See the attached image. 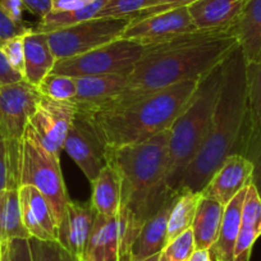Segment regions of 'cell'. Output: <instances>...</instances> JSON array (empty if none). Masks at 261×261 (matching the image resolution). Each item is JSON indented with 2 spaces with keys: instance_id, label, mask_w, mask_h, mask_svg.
Wrapping results in <instances>:
<instances>
[{
  "instance_id": "60d3db41",
  "label": "cell",
  "mask_w": 261,
  "mask_h": 261,
  "mask_svg": "<svg viewBox=\"0 0 261 261\" xmlns=\"http://www.w3.org/2000/svg\"><path fill=\"white\" fill-rule=\"evenodd\" d=\"M22 4L24 9L39 18L51 12V0H22Z\"/></svg>"
},
{
  "instance_id": "f6af8a7d",
  "label": "cell",
  "mask_w": 261,
  "mask_h": 261,
  "mask_svg": "<svg viewBox=\"0 0 261 261\" xmlns=\"http://www.w3.org/2000/svg\"><path fill=\"white\" fill-rule=\"evenodd\" d=\"M141 261H160V253H158V255L151 256V257L145 258V260H141Z\"/></svg>"
},
{
  "instance_id": "6da1fadb",
  "label": "cell",
  "mask_w": 261,
  "mask_h": 261,
  "mask_svg": "<svg viewBox=\"0 0 261 261\" xmlns=\"http://www.w3.org/2000/svg\"><path fill=\"white\" fill-rule=\"evenodd\" d=\"M237 45L232 29L197 30L152 44L151 51L140 59L128 74L127 87L96 112L124 107L180 82L201 80L222 64Z\"/></svg>"
},
{
  "instance_id": "bcb514c9",
  "label": "cell",
  "mask_w": 261,
  "mask_h": 261,
  "mask_svg": "<svg viewBox=\"0 0 261 261\" xmlns=\"http://www.w3.org/2000/svg\"><path fill=\"white\" fill-rule=\"evenodd\" d=\"M159 2H162V0H149V3H147V7H152L155 6V4H158ZM146 7V8H147Z\"/></svg>"
},
{
  "instance_id": "4316f807",
  "label": "cell",
  "mask_w": 261,
  "mask_h": 261,
  "mask_svg": "<svg viewBox=\"0 0 261 261\" xmlns=\"http://www.w3.org/2000/svg\"><path fill=\"white\" fill-rule=\"evenodd\" d=\"M201 197V191L200 192L180 191L175 195L169 218H168V242L192 228L196 210H197Z\"/></svg>"
},
{
  "instance_id": "7a4b0ae2",
  "label": "cell",
  "mask_w": 261,
  "mask_h": 261,
  "mask_svg": "<svg viewBox=\"0 0 261 261\" xmlns=\"http://www.w3.org/2000/svg\"><path fill=\"white\" fill-rule=\"evenodd\" d=\"M247 63L240 46L223 62V82L207 136L186 169L177 193L200 192L212 175L234 154L245 155L250 136Z\"/></svg>"
},
{
  "instance_id": "44dd1931",
  "label": "cell",
  "mask_w": 261,
  "mask_h": 261,
  "mask_svg": "<svg viewBox=\"0 0 261 261\" xmlns=\"http://www.w3.org/2000/svg\"><path fill=\"white\" fill-rule=\"evenodd\" d=\"M247 64L261 59V0H247L232 27Z\"/></svg>"
},
{
  "instance_id": "cb8c5ba5",
  "label": "cell",
  "mask_w": 261,
  "mask_h": 261,
  "mask_svg": "<svg viewBox=\"0 0 261 261\" xmlns=\"http://www.w3.org/2000/svg\"><path fill=\"white\" fill-rule=\"evenodd\" d=\"M122 201V183L118 170L105 163L99 175L92 182L91 205L97 214L115 217L119 214Z\"/></svg>"
},
{
  "instance_id": "e575fe53",
  "label": "cell",
  "mask_w": 261,
  "mask_h": 261,
  "mask_svg": "<svg viewBox=\"0 0 261 261\" xmlns=\"http://www.w3.org/2000/svg\"><path fill=\"white\" fill-rule=\"evenodd\" d=\"M31 27L24 22H17L0 7V45L14 36L26 34Z\"/></svg>"
},
{
  "instance_id": "52a82bcc",
  "label": "cell",
  "mask_w": 261,
  "mask_h": 261,
  "mask_svg": "<svg viewBox=\"0 0 261 261\" xmlns=\"http://www.w3.org/2000/svg\"><path fill=\"white\" fill-rule=\"evenodd\" d=\"M41 97L36 87L24 80L0 87V132L8 147L9 188H19L18 165L22 137Z\"/></svg>"
},
{
  "instance_id": "b9f144b4",
  "label": "cell",
  "mask_w": 261,
  "mask_h": 261,
  "mask_svg": "<svg viewBox=\"0 0 261 261\" xmlns=\"http://www.w3.org/2000/svg\"><path fill=\"white\" fill-rule=\"evenodd\" d=\"M95 0H51V12H68L82 8Z\"/></svg>"
},
{
  "instance_id": "74e56055",
  "label": "cell",
  "mask_w": 261,
  "mask_h": 261,
  "mask_svg": "<svg viewBox=\"0 0 261 261\" xmlns=\"http://www.w3.org/2000/svg\"><path fill=\"white\" fill-rule=\"evenodd\" d=\"M8 261H32L29 238H14L8 243Z\"/></svg>"
},
{
  "instance_id": "ffe728a7",
  "label": "cell",
  "mask_w": 261,
  "mask_h": 261,
  "mask_svg": "<svg viewBox=\"0 0 261 261\" xmlns=\"http://www.w3.org/2000/svg\"><path fill=\"white\" fill-rule=\"evenodd\" d=\"M24 77L23 80L37 87L42 80L51 73L55 59L49 45L46 32L30 29L24 34Z\"/></svg>"
},
{
  "instance_id": "f1b7e54d",
  "label": "cell",
  "mask_w": 261,
  "mask_h": 261,
  "mask_svg": "<svg viewBox=\"0 0 261 261\" xmlns=\"http://www.w3.org/2000/svg\"><path fill=\"white\" fill-rule=\"evenodd\" d=\"M246 72L250 110V136L246 146L247 150V147L261 136V59L257 63L247 64Z\"/></svg>"
},
{
  "instance_id": "d6986e66",
  "label": "cell",
  "mask_w": 261,
  "mask_h": 261,
  "mask_svg": "<svg viewBox=\"0 0 261 261\" xmlns=\"http://www.w3.org/2000/svg\"><path fill=\"white\" fill-rule=\"evenodd\" d=\"M175 195L144 223L129 248L127 261H141L158 255L168 243V218Z\"/></svg>"
},
{
  "instance_id": "2e32d148",
  "label": "cell",
  "mask_w": 261,
  "mask_h": 261,
  "mask_svg": "<svg viewBox=\"0 0 261 261\" xmlns=\"http://www.w3.org/2000/svg\"><path fill=\"white\" fill-rule=\"evenodd\" d=\"M76 79V96L72 100L77 110L91 114L114 100L127 87L128 74H94Z\"/></svg>"
},
{
  "instance_id": "7bdbcfd3",
  "label": "cell",
  "mask_w": 261,
  "mask_h": 261,
  "mask_svg": "<svg viewBox=\"0 0 261 261\" xmlns=\"http://www.w3.org/2000/svg\"><path fill=\"white\" fill-rule=\"evenodd\" d=\"M188 261H213L212 252L209 248H195Z\"/></svg>"
},
{
  "instance_id": "277c9868",
  "label": "cell",
  "mask_w": 261,
  "mask_h": 261,
  "mask_svg": "<svg viewBox=\"0 0 261 261\" xmlns=\"http://www.w3.org/2000/svg\"><path fill=\"white\" fill-rule=\"evenodd\" d=\"M199 81L180 82L124 107L86 115L94 123L105 150L146 141L172 127L190 102Z\"/></svg>"
},
{
  "instance_id": "7dc6e473",
  "label": "cell",
  "mask_w": 261,
  "mask_h": 261,
  "mask_svg": "<svg viewBox=\"0 0 261 261\" xmlns=\"http://www.w3.org/2000/svg\"><path fill=\"white\" fill-rule=\"evenodd\" d=\"M0 256H2V243H0Z\"/></svg>"
},
{
  "instance_id": "1f68e13d",
  "label": "cell",
  "mask_w": 261,
  "mask_h": 261,
  "mask_svg": "<svg viewBox=\"0 0 261 261\" xmlns=\"http://www.w3.org/2000/svg\"><path fill=\"white\" fill-rule=\"evenodd\" d=\"M32 261H76L58 241L29 238Z\"/></svg>"
},
{
  "instance_id": "9a60e30c",
  "label": "cell",
  "mask_w": 261,
  "mask_h": 261,
  "mask_svg": "<svg viewBox=\"0 0 261 261\" xmlns=\"http://www.w3.org/2000/svg\"><path fill=\"white\" fill-rule=\"evenodd\" d=\"M251 179L252 163L243 155H230L212 175L201 193L204 197L227 205L238 192L251 185Z\"/></svg>"
},
{
  "instance_id": "3957f363",
  "label": "cell",
  "mask_w": 261,
  "mask_h": 261,
  "mask_svg": "<svg viewBox=\"0 0 261 261\" xmlns=\"http://www.w3.org/2000/svg\"><path fill=\"white\" fill-rule=\"evenodd\" d=\"M169 129L142 142L105 150V162L118 170L122 183L120 210L134 238L173 193L167 187Z\"/></svg>"
},
{
  "instance_id": "ab89813d",
  "label": "cell",
  "mask_w": 261,
  "mask_h": 261,
  "mask_svg": "<svg viewBox=\"0 0 261 261\" xmlns=\"http://www.w3.org/2000/svg\"><path fill=\"white\" fill-rule=\"evenodd\" d=\"M19 81H23V77L12 68L3 53L0 51V87Z\"/></svg>"
},
{
  "instance_id": "ee69618b",
  "label": "cell",
  "mask_w": 261,
  "mask_h": 261,
  "mask_svg": "<svg viewBox=\"0 0 261 261\" xmlns=\"http://www.w3.org/2000/svg\"><path fill=\"white\" fill-rule=\"evenodd\" d=\"M8 243H2V256H0V261H8L9 255H8Z\"/></svg>"
},
{
  "instance_id": "f546056e",
  "label": "cell",
  "mask_w": 261,
  "mask_h": 261,
  "mask_svg": "<svg viewBox=\"0 0 261 261\" xmlns=\"http://www.w3.org/2000/svg\"><path fill=\"white\" fill-rule=\"evenodd\" d=\"M41 96L58 101H72L76 96V79L65 74L50 73L36 87Z\"/></svg>"
},
{
  "instance_id": "d4e9b609",
  "label": "cell",
  "mask_w": 261,
  "mask_h": 261,
  "mask_svg": "<svg viewBox=\"0 0 261 261\" xmlns=\"http://www.w3.org/2000/svg\"><path fill=\"white\" fill-rule=\"evenodd\" d=\"M225 205L202 196L192 224L196 248H210L217 241Z\"/></svg>"
},
{
  "instance_id": "484cf974",
  "label": "cell",
  "mask_w": 261,
  "mask_h": 261,
  "mask_svg": "<svg viewBox=\"0 0 261 261\" xmlns=\"http://www.w3.org/2000/svg\"><path fill=\"white\" fill-rule=\"evenodd\" d=\"M14 238H30L22 220L18 188H7L0 192V243Z\"/></svg>"
},
{
  "instance_id": "ba28073f",
  "label": "cell",
  "mask_w": 261,
  "mask_h": 261,
  "mask_svg": "<svg viewBox=\"0 0 261 261\" xmlns=\"http://www.w3.org/2000/svg\"><path fill=\"white\" fill-rule=\"evenodd\" d=\"M152 44L145 45L125 39H118L101 47L55 62L51 73L71 77L94 74H129L135 64L149 54Z\"/></svg>"
},
{
  "instance_id": "7402d4cb",
  "label": "cell",
  "mask_w": 261,
  "mask_h": 261,
  "mask_svg": "<svg viewBox=\"0 0 261 261\" xmlns=\"http://www.w3.org/2000/svg\"><path fill=\"white\" fill-rule=\"evenodd\" d=\"M247 188L238 192L237 195L225 205L223 213L222 224L219 234L214 245L209 248L215 261H233L234 260V247L242 222V207L245 202Z\"/></svg>"
},
{
  "instance_id": "836d02e7",
  "label": "cell",
  "mask_w": 261,
  "mask_h": 261,
  "mask_svg": "<svg viewBox=\"0 0 261 261\" xmlns=\"http://www.w3.org/2000/svg\"><path fill=\"white\" fill-rule=\"evenodd\" d=\"M23 35L14 36L8 39L0 45V51L3 53L7 62L9 63L12 68L24 77V45H23Z\"/></svg>"
},
{
  "instance_id": "4dcf8cb0",
  "label": "cell",
  "mask_w": 261,
  "mask_h": 261,
  "mask_svg": "<svg viewBox=\"0 0 261 261\" xmlns=\"http://www.w3.org/2000/svg\"><path fill=\"white\" fill-rule=\"evenodd\" d=\"M195 248V238L190 228L165 245L160 252V261H188Z\"/></svg>"
},
{
  "instance_id": "5b68a950",
  "label": "cell",
  "mask_w": 261,
  "mask_h": 261,
  "mask_svg": "<svg viewBox=\"0 0 261 261\" xmlns=\"http://www.w3.org/2000/svg\"><path fill=\"white\" fill-rule=\"evenodd\" d=\"M222 82L223 63L200 80L190 102L169 128L167 187L173 193L206 139Z\"/></svg>"
},
{
  "instance_id": "8d00e7d4",
  "label": "cell",
  "mask_w": 261,
  "mask_h": 261,
  "mask_svg": "<svg viewBox=\"0 0 261 261\" xmlns=\"http://www.w3.org/2000/svg\"><path fill=\"white\" fill-rule=\"evenodd\" d=\"M195 2H197V0H162V2H159V3L155 4V6L147 7V8H144L142 11H140L137 14H135V16L132 17V21L147 18V17L154 16V14L172 11V9L180 8V7H188L190 4L195 3Z\"/></svg>"
},
{
  "instance_id": "d590c367",
  "label": "cell",
  "mask_w": 261,
  "mask_h": 261,
  "mask_svg": "<svg viewBox=\"0 0 261 261\" xmlns=\"http://www.w3.org/2000/svg\"><path fill=\"white\" fill-rule=\"evenodd\" d=\"M245 158H247L252 163V179L251 185L256 188L258 196L261 197V136L247 147L245 152Z\"/></svg>"
},
{
  "instance_id": "7c38bea8",
  "label": "cell",
  "mask_w": 261,
  "mask_h": 261,
  "mask_svg": "<svg viewBox=\"0 0 261 261\" xmlns=\"http://www.w3.org/2000/svg\"><path fill=\"white\" fill-rule=\"evenodd\" d=\"M197 31L187 7L154 14L151 17L130 21L122 39L140 44H159Z\"/></svg>"
},
{
  "instance_id": "8992f818",
  "label": "cell",
  "mask_w": 261,
  "mask_h": 261,
  "mask_svg": "<svg viewBox=\"0 0 261 261\" xmlns=\"http://www.w3.org/2000/svg\"><path fill=\"white\" fill-rule=\"evenodd\" d=\"M18 183L19 186H34L45 196L57 225L59 224L65 206L71 200L60 169V155L44 146L30 123L22 137L19 150Z\"/></svg>"
},
{
  "instance_id": "603a6c76",
  "label": "cell",
  "mask_w": 261,
  "mask_h": 261,
  "mask_svg": "<svg viewBox=\"0 0 261 261\" xmlns=\"http://www.w3.org/2000/svg\"><path fill=\"white\" fill-rule=\"evenodd\" d=\"M261 236V197L250 185L242 207V222L234 247V260L250 261L255 242Z\"/></svg>"
},
{
  "instance_id": "4fadbf2b",
  "label": "cell",
  "mask_w": 261,
  "mask_h": 261,
  "mask_svg": "<svg viewBox=\"0 0 261 261\" xmlns=\"http://www.w3.org/2000/svg\"><path fill=\"white\" fill-rule=\"evenodd\" d=\"M76 114L77 107L72 101H58L42 96L30 119V125L47 150L60 155Z\"/></svg>"
},
{
  "instance_id": "d6a6232c",
  "label": "cell",
  "mask_w": 261,
  "mask_h": 261,
  "mask_svg": "<svg viewBox=\"0 0 261 261\" xmlns=\"http://www.w3.org/2000/svg\"><path fill=\"white\" fill-rule=\"evenodd\" d=\"M149 0H108L95 18H132L146 8Z\"/></svg>"
},
{
  "instance_id": "ac0fdd59",
  "label": "cell",
  "mask_w": 261,
  "mask_h": 261,
  "mask_svg": "<svg viewBox=\"0 0 261 261\" xmlns=\"http://www.w3.org/2000/svg\"><path fill=\"white\" fill-rule=\"evenodd\" d=\"M247 0H197L187 7L200 31L228 30L240 17Z\"/></svg>"
},
{
  "instance_id": "83f0119b",
  "label": "cell",
  "mask_w": 261,
  "mask_h": 261,
  "mask_svg": "<svg viewBox=\"0 0 261 261\" xmlns=\"http://www.w3.org/2000/svg\"><path fill=\"white\" fill-rule=\"evenodd\" d=\"M107 3L108 0H95L92 3L87 4L82 8L74 9V11L50 12L46 16L40 18L35 30L40 32H50L89 21V19L95 18Z\"/></svg>"
},
{
  "instance_id": "30bf717a",
  "label": "cell",
  "mask_w": 261,
  "mask_h": 261,
  "mask_svg": "<svg viewBox=\"0 0 261 261\" xmlns=\"http://www.w3.org/2000/svg\"><path fill=\"white\" fill-rule=\"evenodd\" d=\"M135 238L122 213L115 217L95 215L84 261H127Z\"/></svg>"
},
{
  "instance_id": "9c48e42d",
  "label": "cell",
  "mask_w": 261,
  "mask_h": 261,
  "mask_svg": "<svg viewBox=\"0 0 261 261\" xmlns=\"http://www.w3.org/2000/svg\"><path fill=\"white\" fill-rule=\"evenodd\" d=\"M132 18H92L79 24L46 32L55 59L79 57L122 39Z\"/></svg>"
},
{
  "instance_id": "f35d334b",
  "label": "cell",
  "mask_w": 261,
  "mask_h": 261,
  "mask_svg": "<svg viewBox=\"0 0 261 261\" xmlns=\"http://www.w3.org/2000/svg\"><path fill=\"white\" fill-rule=\"evenodd\" d=\"M9 156L8 147L3 135L0 132V192L9 188Z\"/></svg>"
},
{
  "instance_id": "8fae6325",
  "label": "cell",
  "mask_w": 261,
  "mask_h": 261,
  "mask_svg": "<svg viewBox=\"0 0 261 261\" xmlns=\"http://www.w3.org/2000/svg\"><path fill=\"white\" fill-rule=\"evenodd\" d=\"M63 150L72 158L91 183L107 163L105 146L94 123L89 115L79 110L65 137Z\"/></svg>"
},
{
  "instance_id": "5bb4252c",
  "label": "cell",
  "mask_w": 261,
  "mask_h": 261,
  "mask_svg": "<svg viewBox=\"0 0 261 261\" xmlns=\"http://www.w3.org/2000/svg\"><path fill=\"white\" fill-rule=\"evenodd\" d=\"M95 215L96 212L91 202L80 204L69 200L58 224L57 241L76 261H84Z\"/></svg>"
},
{
  "instance_id": "e0dca14e",
  "label": "cell",
  "mask_w": 261,
  "mask_h": 261,
  "mask_svg": "<svg viewBox=\"0 0 261 261\" xmlns=\"http://www.w3.org/2000/svg\"><path fill=\"white\" fill-rule=\"evenodd\" d=\"M22 220L30 238L57 241L58 225L45 196L34 186H19Z\"/></svg>"
}]
</instances>
